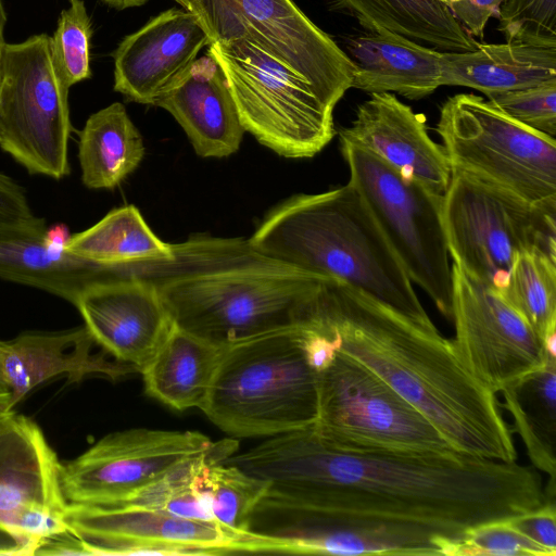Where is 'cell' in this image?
Instances as JSON below:
<instances>
[{"mask_svg":"<svg viewBox=\"0 0 556 556\" xmlns=\"http://www.w3.org/2000/svg\"><path fill=\"white\" fill-rule=\"evenodd\" d=\"M224 463L268 483L249 531L288 554L353 530L394 541L407 555L450 556L470 529L546 502L539 470L517 460L345 450L314 426L269 437Z\"/></svg>","mask_w":556,"mask_h":556,"instance_id":"obj_1","label":"cell"},{"mask_svg":"<svg viewBox=\"0 0 556 556\" xmlns=\"http://www.w3.org/2000/svg\"><path fill=\"white\" fill-rule=\"evenodd\" d=\"M320 301L315 320L338 336V352L401 395L454 450L517 460L496 393L471 374L437 327H425L333 277L327 278Z\"/></svg>","mask_w":556,"mask_h":556,"instance_id":"obj_2","label":"cell"},{"mask_svg":"<svg viewBox=\"0 0 556 556\" xmlns=\"http://www.w3.org/2000/svg\"><path fill=\"white\" fill-rule=\"evenodd\" d=\"M172 257L124 265L157 291L178 328L227 348L309 325L327 276L298 268L249 239L193 235Z\"/></svg>","mask_w":556,"mask_h":556,"instance_id":"obj_3","label":"cell"},{"mask_svg":"<svg viewBox=\"0 0 556 556\" xmlns=\"http://www.w3.org/2000/svg\"><path fill=\"white\" fill-rule=\"evenodd\" d=\"M250 243L298 268L348 282L409 319L435 327L357 189L348 182L271 208Z\"/></svg>","mask_w":556,"mask_h":556,"instance_id":"obj_4","label":"cell"},{"mask_svg":"<svg viewBox=\"0 0 556 556\" xmlns=\"http://www.w3.org/2000/svg\"><path fill=\"white\" fill-rule=\"evenodd\" d=\"M200 409L233 437L269 438L314 426L317 372L306 359L301 327L225 348Z\"/></svg>","mask_w":556,"mask_h":556,"instance_id":"obj_5","label":"cell"},{"mask_svg":"<svg viewBox=\"0 0 556 556\" xmlns=\"http://www.w3.org/2000/svg\"><path fill=\"white\" fill-rule=\"evenodd\" d=\"M240 121L263 146L288 159L312 157L336 135L333 110L313 85L252 37L207 33Z\"/></svg>","mask_w":556,"mask_h":556,"instance_id":"obj_6","label":"cell"},{"mask_svg":"<svg viewBox=\"0 0 556 556\" xmlns=\"http://www.w3.org/2000/svg\"><path fill=\"white\" fill-rule=\"evenodd\" d=\"M437 132L452 172L556 211L555 138L523 126L472 93H458L442 104Z\"/></svg>","mask_w":556,"mask_h":556,"instance_id":"obj_7","label":"cell"},{"mask_svg":"<svg viewBox=\"0 0 556 556\" xmlns=\"http://www.w3.org/2000/svg\"><path fill=\"white\" fill-rule=\"evenodd\" d=\"M556 211L459 172L442 200V220L453 264L500 292L517 255L556 256Z\"/></svg>","mask_w":556,"mask_h":556,"instance_id":"obj_8","label":"cell"},{"mask_svg":"<svg viewBox=\"0 0 556 556\" xmlns=\"http://www.w3.org/2000/svg\"><path fill=\"white\" fill-rule=\"evenodd\" d=\"M350 180L412 282L452 317L453 275L442 220L443 195L400 173L367 150L340 141Z\"/></svg>","mask_w":556,"mask_h":556,"instance_id":"obj_9","label":"cell"},{"mask_svg":"<svg viewBox=\"0 0 556 556\" xmlns=\"http://www.w3.org/2000/svg\"><path fill=\"white\" fill-rule=\"evenodd\" d=\"M317 390L314 428L337 447L412 455L459 453L401 395L340 352L317 372Z\"/></svg>","mask_w":556,"mask_h":556,"instance_id":"obj_10","label":"cell"},{"mask_svg":"<svg viewBox=\"0 0 556 556\" xmlns=\"http://www.w3.org/2000/svg\"><path fill=\"white\" fill-rule=\"evenodd\" d=\"M68 90L50 50V36L4 47L0 77V148L30 174L70 173Z\"/></svg>","mask_w":556,"mask_h":556,"instance_id":"obj_11","label":"cell"},{"mask_svg":"<svg viewBox=\"0 0 556 556\" xmlns=\"http://www.w3.org/2000/svg\"><path fill=\"white\" fill-rule=\"evenodd\" d=\"M205 31L243 33L309 81L334 108L352 88L354 65L346 52L292 0H175Z\"/></svg>","mask_w":556,"mask_h":556,"instance_id":"obj_12","label":"cell"},{"mask_svg":"<svg viewBox=\"0 0 556 556\" xmlns=\"http://www.w3.org/2000/svg\"><path fill=\"white\" fill-rule=\"evenodd\" d=\"M64 519L88 555L277 553L274 543L253 533L131 505L67 504Z\"/></svg>","mask_w":556,"mask_h":556,"instance_id":"obj_13","label":"cell"},{"mask_svg":"<svg viewBox=\"0 0 556 556\" xmlns=\"http://www.w3.org/2000/svg\"><path fill=\"white\" fill-rule=\"evenodd\" d=\"M212 444L198 431L132 428L106 434L62 463L64 497L68 504H117Z\"/></svg>","mask_w":556,"mask_h":556,"instance_id":"obj_14","label":"cell"},{"mask_svg":"<svg viewBox=\"0 0 556 556\" xmlns=\"http://www.w3.org/2000/svg\"><path fill=\"white\" fill-rule=\"evenodd\" d=\"M453 341L471 374L494 393L541 368L548 358L543 341L493 288L452 265Z\"/></svg>","mask_w":556,"mask_h":556,"instance_id":"obj_15","label":"cell"},{"mask_svg":"<svg viewBox=\"0 0 556 556\" xmlns=\"http://www.w3.org/2000/svg\"><path fill=\"white\" fill-rule=\"evenodd\" d=\"M74 306L97 345L139 374L174 325L155 288L123 265L87 287Z\"/></svg>","mask_w":556,"mask_h":556,"instance_id":"obj_16","label":"cell"},{"mask_svg":"<svg viewBox=\"0 0 556 556\" xmlns=\"http://www.w3.org/2000/svg\"><path fill=\"white\" fill-rule=\"evenodd\" d=\"M208 43L207 33L190 11L165 10L127 35L113 52L114 90L129 101L154 105Z\"/></svg>","mask_w":556,"mask_h":556,"instance_id":"obj_17","label":"cell"},{"mask_svg":"<svg viewBox=\"0 0 556 556\" xmlns=\"http://www.w3.org/2000/svg\"><path fill=\"white\" fill-rule=\"evenodd\" d=\"M340 141L358 146L381 159L404 178L444 194L452 167L442 144L434 142L425 117L391 92L370 93L356 110Z\"/></svg>","mask_w":556,"mask_h":556,"instance_id":"obj_18","label":"cell"},{"mask_svg":"<svg viewBox=\"0 0 556 556\" xmlns=\"http://www.w3.org/2000/svg\"><path fill=\"white\" fill-rule=\"evenodd\" d=\"M61 465L34 420L14 413L4 422L0 428V533L16 544L29 513L65 511Z\"/></svg>","mask_w":556,"mask_h":556,"instance_id":"obj_19","label":"cell"},{"mask_svg":"<svg viewBox=\"0 0 556 556\" xmlns=\"http://www.w3.org/2000/svg\"><path fill=\"white\" fill-rule=\"evenodd\" d=\"M68 237L47 229L43 218L0 223V278L54 294L73 305L90 285L112 277L115 266L80 258L65 248Z\"/></svg>","mask_w":556,"mask_h":556,"instance_id":"obj_20","label":"cell"},{"mask_svg":"<svg viewBox=\"0 0 556 556\" xmlns=\"http://www.w3.org/2000/svg\"><path fill=\"white\" fill-rule=\"evenodd\" d=\"M85 326L61 332H25L3 341L1 369L14 407L31 389L58 376L79 382L86 376L111 379L136 372L104 351L93 352Z\"/></svg>","mask_w":556,"mask_h":556,"instance_id":"obj_21","label":"cell"},{"mask_svg":"<svg viewBox=\"0 0 556 556\" xmlns=\"http://www.w3.org/2000/svg\"><path fill=\"white\" fill-rule=\"evenodd\" d=\"M154 105L173 115L202 157H225L240 148L245 129L217 62L208 54L163 91Z\"/></svg>","mask_w":556,"mask_h":556,"instance_id":"obj_22","label":"cell"},{"mask_svg":"<svg viewBox=\"0 0 556 556\" xmlns=\"http://www.w3.org/2000/svg\"><path fill=\"white\" fill-rule=\"evenodd\" d=\"M346 48L354 65L352 88L418 100L441 86L442 52L405 36L388 29L367 31L350 37Z\"/></svg>","mask_w":556,"mask_h":556,"instance_id":"obj_23","label":"cell"},{"mask_svg":"<svg viewBox=\"0 0 556 556\" xmlns=\"http://www.w3.org/2000/svg\"><path fill=\"white\" fill-rule=\"evenodd\" d=\"M554 79L556 48L505 42L442 52L441 86L468 87L486 98Z\"/></svg>","mask_w":556,"mask_h":556,"instance_id":"obj_24","label":"cell"},{"mask_svg":"<svg viewBox=\"0 0 556 556\" xmlns=\"http://www.w3.org/2000/svg\"><path fill=\"white\" fill-rule=\"evenodd\" d=\"M224 349L173 325L140 371L146 393L177 410L201 408Z\"/></svg>","mask_w":556,"mask_h":556,"instance_id":"obj_25","label":"cell"},{"mask_svg":"<svg viewBox=\"0 0 556 556\" xmlns=\"http://www.w3.org/2000/svg\"><path fill=\"white\" fill-rule=\"evenodd\" d=\"M336 3L367 31L388 29L448 52L471 51L478 46L442 0H336Z\"/></svg>","mask_w":556,"mask_h":556,"instance_id":"obj_26","label":"cell"},{"mask_svg":"<svg viewBox=\"0 0 556 556\" xmlns=\"http://www.w3.org/2000/svg\"><path fill=\"white\" fill-rule=\"evenodd\" d=\"M143 155V139L119 102L91 114L79 134L81 180L88 188H115Z\"/></svg>","mask_w":556,"mask_h":556,"instance_id":"obj_27","label":"cell"},{"mask_svg":"<svg viewBox=\"0 0 556 556\" xmlns=\"http://www.w3.org/2000/svg\"><path fill=\"white\" fill-rule=\"evenodd\" d=\"M501 406L511 416L536 470L556 479V359H548L501 390Z\"/></svg>","mask_w":556,"mask_h":556,"instance_id":"obj_28","label":"cell"},{"mask_svg":"<svg viewBox=\"0 0 556 556\" xmlns=\"http://www.w3.org/2000/svg\"><path fill=\"white\" fill-rule=\"evenodd\" d=\"M65 248L80 258L104 266L163 261L173 255L170 243L152 231L134 205L110 211L90 228L68 237Z\"/></svg>","mask_w":556,"mask_h":556,"instance_id":"obj_29","label":"cell"},{"mask_svg":"<svg viewBox=\"0 0 556 556\" xmlns=\"http://www.w3.org/2000/svg\"><path fill=\"white\" fill-rule=\"evenodd\" d=\"M500 293L542 341L556 331V256L541 251L517 255Z\"/></svg>","mask_w":556,"mask_h":556,"instance_id":"obj_30","label":"cell"},{"mask_svg":"<svg viewBox=\"0 0 556 556\" xmlns=\"http://www.w3.org/2000/svg\"><path fill=\"white\" fill-rule=\"evenodd\" d=\"M198 490L207 502L215 522L241 534L250 535L249 518L268 483L227 463L207 465L199 475Z\"/></svg>","mask_w":556,"mask_h":556,"instance_id":"obj_31","label":"cell"},{"mask_svg":"<svg viewBox=\"0 0 556 556\" xmlns=\"http://www.w3.org/2000/svg\"><path fill=\"white\" fill-rule=\"evenodd\" d=\"M92 25L83 0H70L50 37V50L58 73L67 87L88 79Z\"/></svg>","mask_w":556,"mask_h":556,"instance_id":"obj_32","label":"cell"},{"mask_svg":"<svg viewBox=\"0 0 556 556\" xmlns=\"http://www.w3.org/2000/svg\"><path fill=\"white\" fill-rule=\"evenodd\" d=\"M497 17L506 42L556 48V0H505Z\"/></svg>","mask_w":556,"mask_h":556,"instance_id":"obj_33","label":"cell"},{"mask_svg":"<svg viewBox=\"0 0 556 556\" xmlns=\"http://www.w3.org/2000/svg\"><path fill=\"white\" fill-rule=\"evenodd\" d=\"M488 100L514 121L555 138L556 79L491 94Z\"/></svg>","mask_w":556,"mask_h":556,"instance_id":"obj_34","label":"cell"},{"mask_svg":"<svg viewBox=\"0 0 556 556\" xmlns=\"http://www.w3.org/2000/svg\"><path fill=\"white\" fill-rule=\"evenodd\" d=\"M547 556L545 551L519 532L507 519L470 529L450 556Z\"/></svg>","mask_w":556,"mask_h":556,"instance_id":"obj_35","label":"cell"},{"mask_svg":"<svg viewBox=\"0 0 556 556\" xmlns=\"http://www.w3.org/2000/svg\"><path fill=\"white\" fill-rule=\"evenodd\" d=\"M556 501H546L542 506L509 518L510 523L530 541L545 551L547 556L556 554Z\"/></svg>","mask_w":556,"mask_h":556,"instance_id":"obj_36","label":"cell"},{"mask_svg":"<svg viewBox=\"0 0 556 556\" xmlns=\"http://www.w3.org/2000/svg\"><path fill=\"white\" fill-rule=\"evenodd\" d=\"M505 0H458L448 4L451 12L470 36L483 37L484 28L497 15Z\"/></svg>","mask_w":556,"mask_h":556,"instance_id":"obj_37","label":"cell"},{"mask_svg":"<svg viewBox=\"0 0 556 556\" xmlns=\"http://www.w3.org/2000/svg\"><path fill=\"white\" fill-rule=\"evenodd\" d=\"M35 217L25 189L0 173V223H22Z\"/></svg>","mask_w":556,"mask_h":556,"instance_id":"obj_38","label":"cell"},{"mask_svg":"<svg viewBox=\"0 0 556 556\" xmlns=\"http://www.w3.org/2000/svg\"><path fill=\"white\" fill-rule=\"evenodd\" d=\"M36 555H88L81 541L71 531L45 540Z\"/></svg>","mask_w":556,"mask_h":556,"instance_id":"obj_39","label":"cell"},{"mask_svg":"<svg viewBox=\"0 0 556 556\" xmlns=\"http://www.w3.org/2000/svg\"><path fill=\"white\" fill-rule=\"evenodd\" d=\"M11 404V395L0 396V428L15 413Z\"/></svg>","mask_w":556,"mask_h":556,"instance_id":"obj_40","label":"cell"},{"mask_svg":"<svg viewBox=\"0 0 556 556\" xmlns=\"http://www.w3.org/2000/svg\"><path fill=\"white\" fill-rule=\"evenodd\" d=\"M110 7H113L117 10H124L129 8H136L143 5L149 0H101Z\"/></svg>","mask_w":556,"mask_h":556,"instance_id":"obj_41","label":"cell"},{"mask_svg":"<svg viewBox=\"0 0 556 556\" xmlns=\"http://www.w3.org/2000/svg\"><path fill=\"white\" fill-rule=\"evenodd\" d=\"M5 22H7V15L4 12L2 1L0 0V77H1L2 58H3L4 47L7 45V42L4 41V36H3Z\"/></svg>","mask_w":556,"mask_h":556,"instance_id":"obj_42","label":"cell"},{"mask_svg":"<svg viewBox=\"0 0 556 556\" xmlns=\"http://www.w3.org/2000/svg\"><path fill=\"white\" fill-rule=\"evenodd\" d=\"M18 549L13 542H0V555H17Z\"/></svg>","mask_w":556,"mask_h":556,"instance_id":"obj_43","label":"cell"},{"mask_svg":"<svg viewBox=\"0 0 556 556\" xmlns=\"http://www.w3.org/2000/svg\"><path fill=\"white\" fill-rule=\"evenodd\" d=\"M2 343L3 341L0 340V396L2 395H9L10 394V391H9V388L5 383V380H4V377H3V374H2V369H1V350H2ZM11 395V394H10Z\"/></svg>","mask_w":556,"mask_h":556,"instance_id":"obj_44","label":"cell"},{"mask_svg":"<svg viewBox=\"0 0 556 556\" xmlns=\"http://www.w3.org/2000/svg\"><path fill=\"white\" fill-rule=\"evenodd\" d=\"M442 1L448 5L450 3H452V2H456V1H458V0H442Z\"/></svg>","mask_w":556,"mask_h":556,"instance_id":"obj_45","label":"cell"}]
</instances>
